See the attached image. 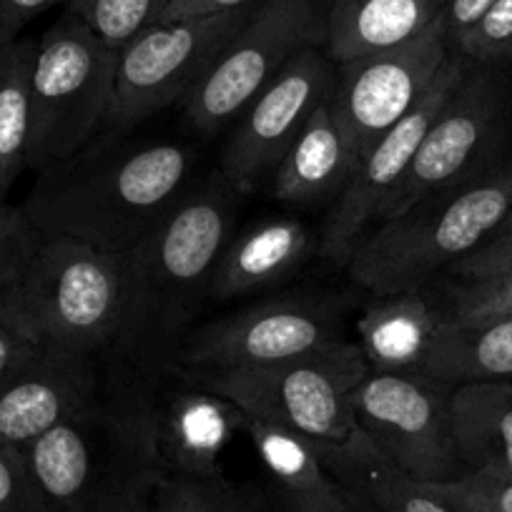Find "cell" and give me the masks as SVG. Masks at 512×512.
<instances>
[{
  "instance_id": "37",
  "label": "cell",
  "mask_w": 512,
  "mask_h": 512,
  "mask_svg": "<svg viewBox=\"0 0 512 512\" xmlns=\"http://www.w3.org/2000/svg\"><path fill=\"white\" fill-rule=\"evenodd\" d=\"M259 0H171L169 8L159 21H171V18H194L211 16V13H229L241 11V8L256 6Z\"/></svg>"
},
{
  "instance_id": "3",
  "label": "cell",
  "mask_w": 512,
  "mask_h": 512,
  "mask_svg": "<svg viewBox=\"0 0 512 512\" xmlns=\"http://www.w3.org/2000/svg\"><path fill=\"white\" fill-rule=\"evenodd\" d=\"M149 390L108 382L81 412L21 447L48 512H146L166 475Z\"/></svg>"
},
{
  "instance_id": "43",
  "label": "cell",
  "mask_w": 512,
  "mask_h": 512,
  "mask_svg": "<svg viewBox=\"0 0 512 512\" xmlns=\"http://www.w3.org/2000/svg\"><path fill=\"white\" fill-rule=\"evenodd\" d=\"M146 512H149V510H146Z\"/></svg>"
},
{
  "instance_id": "41",
  "label": "cell",
  "mask_w": 512,
  "mask_h": 512,
  "mask_svg": "<svg viewBox=\"0 0 512 512\" xmlns=\"http://www.w3.org/2000/svg\"><path fill=\"white\" fill-rule=\"evenodd\" d=\"M319 6H324V8H329V3H332V0H317Z\"/></svg>"
},
{
  "instance_id": "39",
  "label": "cell",
  "mask_w": 512,
  "mask_h": 512,
  "mask_svg": "<svg viewBox=\"0 0 512 512\" xmlns=\"http://www.w3.org/2000/svg\"><path fill=\"white\" fill-rule=\"evenodd\" d=\"M36 349L38 344L28 342L26 337L13 332V329L0 319V377H6L11 369H16L18 364L26 362Z\"/></svg>"
},
{
  "instance_id": "29",
  "label": "cell",
  "mask_w": 512,
  "mask_h": 512,
  "mask_svg": "<svg viewBox=\"0 0 512 512\" xmlns=\"http://www.w3.org/2000/svg\"><path fill=\"white\" fill-rule=\"evenodd\" d=\"M447 319L455 324H485L512 317V272L482 279H457L447 294Z\"/></svg>"
},
{
  "instance_id": "6",
  "label": "cell",
  "mask_w": 512,
  "mask_h": 512,
  "mask_svg": "<svg viewBox=\"0 0 512 512\" xmlns=\"http://www.w3.org/2000/svg\"><path fill=\"white\" fill-rule=\"evenodd\" d=\"M244 415L289 427L332 452L359 435L354 390L369 372L362 349L342 342L312 357L241 369H176Z\"/></svg>"
},
{
  "instance_id": "40",
  "label": "cell",
  "mask_w": 512,
  "mask_h": 512,
  "mask_svg": "<svg viewBox=\"0 0 512 512\" xmlns=\"http://www.w3.org/2000/svg\"><path fill=\"white\" fill-rule=\"evenodd\" d=\"M23 219H26V216H23V211L16 209V206H8V204L0 206V226L21 224Z\"/></svg>"
},
{
  "instance_id": "24",
  "label": "cell",
  "mask_w": 512,
  "mask_h": 512,
  "mask_svg": "<svg viewBox=\"0 0 512 512\" xmlns=\"http://www.w3.org/2000/svg\"><path fill=\"white\" fill-rule=\"evenodd\" d=\"M420 372L450 390L475 382H512V317L485 324L447 319Z\"/></svg>"
},
{
  "instance_id": "28",
  "label": "cell",
  "mask_w": 512,
  "mask_h": 512,
  "mask_svg": "<svg viewBox=\"0 0 512 512\" xmlns=\"http://www.w3.org/2000/svg\"><path fill=\"white\" fill-rule=\"evenodd\" d=\"M171 0H73L68 11L88 23L106 46L118 51L136 33L154 26Z\"/></svg>"
},
{
  "instance_id": "35",
  "label": "cell",
  "mask_w": 512,
  "mask_h": 512,
  "mask_svg": "<svg viewBox=\"0 0 512 512\" xmlns=\"http://www.w3.org/2000/svg\"><path fill=\"white\" fill-rule=\"evenodd\" d=\"M73 0H0V46L18 41L23 28L41 13L56 6H71Z\"/></svg>"
},
{
  "instance_id": "21",
  "label": "cell",
  "mask_w": 512,
  "mask_h": 512,
  "mask_svg": "<svg viewBox=\"0 0 512 512\" xmlns=\"http://www.w3.org/2000/svg\"><path fill=\"white\" fill-rule=\"evenodd\" d=\"M447 0H332L324 48L334 63L412 41L445 11Z\"/></svg>"
},
{
  "instance_id": "25",
  "label": "cell",
  "mask_w": 512,
  "mask_h": 512,
  "mask_svg": "<svg viewBox=\"0 0 512 512\" xmlns=\"http://www.w3.org/2000/svg\"><path fill=\"white\" fill-rule=\"evenodd\" d=\"M244 435L254 445L256 455L277 480L282 497H342L347 487L339 485L329 467L324 465L322 452L299 432L259 417L244 415Z\"/></svg>"
},
{
  "instance_id": "26",
  "label": "cell",
  "mask_w": 512,
  "mask_h": 512,
  "mask_svg": "<svg viewBox=\"0 0 512 512\" xmlns=\"http://www.w3.org/2000/svg\"><path fill=\"white\" fill-rule=\"evenodd\" d=\"M33 38L0 46V206L28 169L31 149V71Z\"/></svg>"
},
{
  "instance_id": "42",
  "label": "cell",
  "mask_w": 512,
  "mask_h": 512,
  "mask_svg": "<svg viewBox=\"0 0 512 512\" xmlns=\"http://www.w3.org/2000/svg\"><path fill=\"white\" fill-rule=\"evenodd\" d=\"M505 224H512V211H510V216L505 219Z\"/></svg>"
},
{
  "instance_id": "19",
  "label": "cell",
  "mask_w": 512,
  "mask_h": 512,
  "mask_svg": "<svg viewBox=\"0 0 512 512\" xmlns=\"http://www.w3.org/2000/svg\"><path fill=\"white\" fill-rule=\"evenodd\" d=\"M312 254V231L292 216L259 221L231 236L216 264L209 299L241 297V294L282 284Z\"/></svg>"
},
{
  "instance_id": "14",
  "label": "cell",
  "mask_w": 512,
  "mask_h": 512,
  "mask_svg": "<svg viewBox=\"0 0 512 512\" xmlns=\"http://www.w3.org/2000/svg\"><path fill=\"white\" fill-rule=\"evenodd\" d=\"M327 302L284 297L229 314L189 334L176 369H241L312 357L342 344Z\"/></svg>"
},
{
  "instance_id": "1",
  "label": "cell",
  "mask_w": 512,
  "mask_h": 512,
  "mask_svg": "<svg viewBox=\"0 0 512 512\" xmlns=\"http://www.w3.org/2000/svg\"><path fill=\"white\" fill-rule=\"evenodd\" d=\"M234 186L209 176L123 254V317L113 339V382L149 390L179 367L191 322L236 226Z\"/></svg>"
},
{
  "instance_id": "34",
  "label": "cell",
  "mask_w": 512,
  "mask_h": 512,
  "mask_svg": "<svg viewBox=\"0 0 512 512\" xmlns=\"http://www.w3.org/2000/svg\"><path fill=\"white\" fill-rule=\"evenodd\" d=\"M41 241V234L28 224V219L21 224L0 226V289H6L26 269Z\"/></svg>"
},
{
  "instance_id": "38",
  "label": "cell",
  "mask_w": 512,
  "mask_h": 512,
  "mask_svg": "<svg viewBox=\"0 0 512 512\" xmlns=\"http://www.w3.org/2000/svg\"><path fill=\"white\" fill-rule=\"evenodd\" d=\"M284 512H372L352 492L342 497H284Z\"/></svg>"
},
{
  "instance_id": "23",
  "label": "cell",
  "mask_w": 512,
  "mask_h": 512,
  "mask_svg": "<svg viewBox=\"0 0 512 512\" xmlns=\"http://www.w3.org/2000/svg\"><path fill=\"white\" fill-rule=\"evenodd\" d=\"M450 417L465 472L512 475V382L460 384L450 392Z\"/></svg>"
},
{
  "instance_id": "12",
  "label": "cell",
  "mask_w": 512,
  "mask_h": 512,
  "mask_svg": "<svg viewBox=\"0 0 512 512\" xmlns=\"http://www.w3.org/2000/svg\"><path fill=\"white\" fill-rule=\"evenodd\" d=\"M505 121L502 86L492 66L472 63L470 71L445 103L397 186L382 219H395L430 196L445 194L482 174L497 146Z\"/></svg>"
},
{
  "instance_id": "32",
  "label": "cell",
  "mask_w": 512,
  "mask_h": 512,
  "mask_svg": "<svg viewBox=\"0 0 512 512\" xmlns=\"http://www.w3.org/2000/svg\"><path fill=\"white\" fill-rule=\"evenodd\" d=\"M0 512H48L18 447L0 445Z\"/></svg>"
},
{
  "instance_id": "36",
  "label": "cell",
  "mask_w": 512,
  "mask_h": 512,
  "mask_svg": "<svg viewBox=\"0 0 512 512\" xmlns=\"http://www.w3.org/2000/svg\"><path fill=\"white\" fill-rule=\"evenodd\" d=\"M495 0H447L442 11V23H445V36L450 48L490 11Z\"/></svg>"
},
{
  "instance_id": "10",
  "label": "cell",
  "mask_w": 512,
  "mask_h": 512,
  "mask_svg": "<svg viewBox=\"0 0 512 512\" xmlns=\"http://www.w3.org/2000/svg\"><path fill=\"white\" fill-rule=\"evenodd\" d=\"M450 387L422 372H374L354 390V417L392 465L420 482L460 477L450 417Z\"/></svg>"
},
{
  "instance_id": "9",
  "label": "cell",
  "mask_w": 512,
  "mask_h": 512,
  "mask_svg": "<svg viewBox=\"0 0 512 512\" xmlns=\"http://www.w3.org/2000/svg\"><path fill=\"white\" fill-rule=\"evenodd\" d=\"M251 11L254 6L156 21L118 48L108 131L128 134L164 108L184 101Z\"/></svg>"
},
{
  "instance_id": "5",
  "label": "cell",
  "mask_w": 512,
  "mask_h": 512,
  "mask_svg": "<svg viewBox=\"0 0 512 512\" xmlns=\"http://www.w3.org/2000/svg\"><path fill=\"white\" fill-rule=\"evenodd\" d=\"M123 317V254L81 241L43 239L21 274L0 289V319L46 349L101 357Z\"/></svg>"
},
{
  "instance_id": "8",
  "label": "cell",
  "mask_w": 512,
  "mask_h": 512,
  "mask_svg": "<svg viewBox=\"0 0 512 512\" xmlns=\"http://www.w3.org/2000/svg\"><path fill=\"white\" fill-rule=\"evenodd\" d=\"M324 38L327 8L317 0H259L181 101L186 123L204 136L224 131L294 56Z\"/></svg>"
},
{
  "instance_id": "15",
  "label": "cell",
  "mask_w": 512,
  "mask_h": 512,
  "mask_svg": "<svg viewBox=\"0 0 512 512\" xmlns=\"http://www.w3.org/2000/svg\"><path fill=\"white\" fill-rule=\"evenodd\" d=\"M334 81L337 63L322 46H312L244 108L221 156V176L236 194H251L277 171L309 116L329 101Z\"/></svg>"
},
{
  "instance_id": "7",
  "label": "cell",
  "mask_w": 512,
  "mask_h": 512,
  "mask_svg": "<svg viewBox=\"0 0 512 512\" xmlns=\"http://www.w3.org/2000/svg\"><path fill=\"white\" fill-rule=\"evenodd\" d=\"M113 96L116 51L66 8L36 41L28 169L38 174L86 149L108 126Z\"/></svg>"
},
{
  "instance_id": "16",
  "label": "cell",
  "mask_w": 512,
  "mask_h": 512,
  "mask_svg": "<svg viewBox=\"0 0 512 512\" xmlns=\"http://www.w3.org/2000/svg\"><path fill=\"white\" fill-rule=\"evenodd\" d=\"M106 390L98 357L38 347L0 377V445L26 447Z\"/></svg>"
},
{
  "instance_id": "22",
  "label": "cell",
  "mask_w": 512,
  "mask_h": 512,
  "mask_svg": "<svg viewBox=\"0 0 512 512\" xmlns=\"http://www.w3.org/2000/svg\"><path fill=\"white\" fill-rule=\"evenodd\" d=\"M322 460L334 480L372 512H455L427 482L392 465L364 432L339 450L324 452Z\"/></svg>"
},
{
  "instance_id": "11",
  "label": "cell",
  "mask_w": 512,
  "mask_h": 512,
  "mask_svg": "<svg viewBox=\"0 0 512 512\" xmlns=\"http://www.w3.org/2000/svg\"><path fill=\"white\" fill-rule=\"evenodd\" d=\"M450 53L440 16L412 41L339 63L329 111L359 159L425 98Z\"/></svg>"
},
{
  "instance_id": "2",
  "label": "cell",
  "mask_w": 512,
  "mask_h": 512,
  "mask_svg": "<svg viewBox=\"0 0 512 512\" xmlns=\"http://www.w3.org/2000/svg\"><path fill=\"white\" fill-rule=\"evenodd\" d=\"M108 131L38 171L18 209L41 239L126 254L194 189V151L179 141H128Z\"/></svg>"
},
{
  "instance_id": "18",
  "label": "cell",
  "mask_w": 512,
  "mask_h": 512,
  "mask_svg": "<svg viewBox=\"0 0 512 512\" xmlns=\"http://www.w3.org/2000/svg\"><path fill=\"white\" fill-rule=\"evenodd\" d=\"M445 322L425 289L382 294L357 319V344L374 372H420Z\"/></svg>"
},
{
  "instance_id": "20",
  "label": "cell",
  "mask_w": 512,
  "mask_h": 512,
  "mask_svg": "<svg viewBox=\"0 0 512 512\" xmlns=\"http://www.w3.org/2000/svg\"><path fill=\"white\" fill-rule=\"evenodd\" d=\"M357 166L359 156L344 139L327 101L309 116L272 174V194L282 204H324L342 196Z\"/></svg>"
},
{
  "instance_id": "30",
  "label": "cell",
  "mask_w": 512,
  "mask_h": 512,
  "mask_svg": "<svg viewBox=\"0 0 512 512\" xmlns=\"http://www.w3.org/2000/svg\"><path fill=\"white\" fill-rule=\"evenodd\" d=\"M427 485L455 512H512V475L505 472L482 467Z\"/></svg>"
},
{
  "instance_id": "33",
  "label": "cell",
  "mask_w": 512,
  "mask_h": 512,
  "mask_svg": "<svg viewBox=\"0 0 512 512\" xmlns=\"http://www.w3.org/2000/svg\"><path fill=\"white\" fill-rule=\"evenodd\" d=\"M502 272H512V224H502L485 244L450 269L457 279H482Z\"/></svg>"
},
{
  "instance_id": "4",
  "label": "cell",
  "mask_w": 512,
  "mask_h": 512,
  "mask_svg": "<svg viewBox=\"0 0 512 512\" xmlns=\"http://www.w3.org/2000/svg\"><path fill=\"white\" fill-rule=\"evenodd\" d=\"M510 211L512 161L379 221L354 249L349 277L377 297L425 289L485 244Z\"/></svg>"
},
{
  "instance_id": "13",
  "label": "cell",
  "mask_w": 512,
  "mask_h": 512,
  "mask_svg": "<svg viewBox=\"0 0 512 512\" xmlns=\"http://www.w3.org/2000/svg\"><path fill=\"white\" fill-rule=\"evenodd\" d=\"M470 66L472 61H467L465 56L450 53L425 98L359 159L352 181L334 201V209L329 211L324 224L322 241H319V254L324 262L332 267H347L354 249L379 224L384 206L390 204L397 186L405 179L427 128L450 101Z\"/></svg>"
},
{
  "instance_id": "17",
  "label": "cell",
  "mask_w": 512,
  "mask_h": 512,
  "mask_svg": "<svg viewBox=\"0 0 512 512\" xmlns=\"http://www.w3.org/2000/svg\"><path fill=\"white\" fill-rule=\"evenodd\" d=\"M149 387V415L156 450L166 475L221 477L219 462L236 432H244V412L224 397L174 372Z\"/></svg>"
},
{
  "instance_id": "31",
  "label": "cell",
  "mask_w": 512,
  "mask_h": 512,
  "mask_svg": "<svg viewBox=\"0 0 512 512\" xmlns=\"http://www.w3.org/2000/svg\"><path fill=\"white\" fill-rule=\"evenodd\" d=\"M467 61L497 66L512 58V0H495L490 11L452 46Z\"/></svg>"
},
{
  "instance_id": "27",
  "label": "cell",
  "mask_w": 512,
  "mask_h": 512,
  "mask_svg": "<svg viewBox=\"0 0 512 512\" xmlns=\"http://www.w3.org/2000/svg\"><path fill=\"white\" fill-rule=\"evenodd\" d=\"M149 512H256L254 502L224 477L164 475Z\"/></svg>"
}]
</instances>
